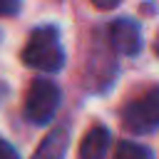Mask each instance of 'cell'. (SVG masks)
I'll return each instance as SVG.
<instances>
[{"instance_id":"obj_8","label":"cell","mask_w":159,"mask_h":159,"mask_svg":"<svg viewBox=\"0 0 159 159\" xmlns=\"http://www.w3.org/2000/svg\"><path fill=\"white\" fill-rule=\"evenodd\" d=\"M22 0H0V17H12L20 12Z\"/></svg>"},{"instance_id":"obj_11","label":"cell","mask_w":159,"mask_h":159,"mask_svg":"<svg viewBox=\"0 0 159 159\" xmlns=\"http://www.w3.org/2000/svg\"><path fill=\"white\" fill-rule=\"evenodd\" d=\"M154 52H157V57H159V32H157V37H154Z\"/></svg>"},{"instance_id":"obj_3","label":"cell","mask_w":159,"mask_h":159,"mask_svg":"<svg viewBox=\"0 0 159 159\" xmlns=\"http://www.w3.org/2000/svg\"><path fill=\"white\" fill-rule=\"evenodd\" d=\"M57 107H60V87L47 77H37L25 97V117L32 124H50Z\"/></svg>"},{"instance_id":"obj_4","label":"cell","mask_w":159,"mask_h":159,"mask_svg":"<svg viewBox=\"0 0 159 159\" xmlns=\"http://www.w3.org/2000/svg\"><path fill=\"white\" fill-rule=\"evenodd\" d=\"M107 40H109L112 50L119 55H137L142 50V30L129 17L114 20L107 30Z\"/></svg>"},{"instance_id":"obj_2","label":"cell","mask_w":159,"mask_h":159,"mask_svg":"<svg viewBox=\"0 0 159 159\" xmlns=\"http://www.w3.org/2000/svg\"><path fill=\"white\" fill-rule=\"evenodd\" d=\"M122 127L132 134H149L159 129V87L147 89L122 109Z\"/></svg>"},{"instance_id":"obj_9","label":"cell","mask_w":159,"mask_h":159,"mask_svg":"<svg viewBox=\"0 0 159 159\" xmlns=\"http://www.w3.org/2000/svg\"><path fill=\"white\" fill-rule=\"evenodd\" d=\"M0 159H20L17 157V149L7 139H2V137H0Z\"/></svg>"},{"instance_id":"obj_7","label":"cell","mask_w":159,"mask_h":159,"mask_svg":"<svg viewBox=\"0 0 159 159\" xmlns=\"http://www.w3.org/2000/svg\"><path fill=\"white\" fill-rule=\"evenodd\" d=\"M112 159H152V152H149L147 147L137 144V142L124 139V142H119V144H117V149H114V157H112Z\"/></svg>"},{"instance_id":"obj_10","label":"cell","mask_w":159,"mask_h":159,"mask_svg":"<svg viewBox=\"0 0 159 159\" xmlns=\"http://www.w3.org/2000/svg\"><path fill=\"white\" fill-rule=\"evenodd\" d=\"M89 2H92L97 10H114L122 0H89Z\"/></svg>"},{"instance_id":"obj_1","label":"cell","mask_w":159,"mask_h":159,"mask_svg":"<svg viewBox=\"0 0 159 159\" xmlns=\"http://www.w3.org/2000/svg\"><path fill=\"white\" fill-rule=\"evenodd\" d=\"M22 62L32 70L42 72H57L65 65V47L60 40V32L52 25H40L32 30V35L25 42Z\"/></svg>"},{"instance_id":"obj_5","label":"cell","mask_w":159,"mask_h":159,"mask_svg":"<svg viewBox=\"0 0 159 159\" xmlns=\"http://www.w3.org/2000/svg\"><path fill=\"white\" fill-rule=\"evenodd\" d=\"M109 144H112L109 129L102 127V124H94L82 137L80 149H77V159H104L107 152H109Z\"/></svg>"},{"instance_id":"obj_6","label":"cell","mask_w":159,"mask_h":159,"mask_svg":"<svg viewBox=\"0 0 159 159\" xmlns=\"http://www.w3.org/2000/svg\"><path fill=\"white\" fill-rule=\"evenodd\" d=\"M67 144H70V129H67L65 124H60V127H55V129L40 142V147H37L35 154H32V159H65Z\"/></svg>"}]
</instances>
